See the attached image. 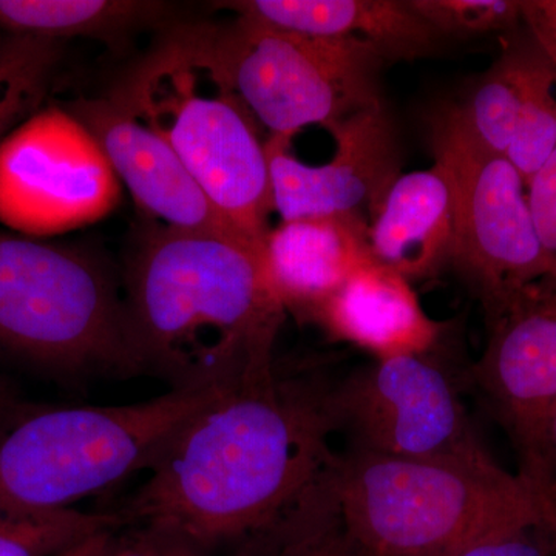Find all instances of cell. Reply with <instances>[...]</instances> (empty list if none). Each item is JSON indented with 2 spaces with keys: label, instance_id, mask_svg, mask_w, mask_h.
Returning <instances> with one entry per match:
<instances>
[{
  "label": "cell",
  "instance_id": "6da1fadb",
  "mask_svg": "<svg viewBox=\"0 0 556 556\" xmlns=\"http://www.w3.org/2000/svg\"><path fill=\"white\" fill-rule=\"evenodd\" d=\"M329 390L274 371L223 388L190 417L115 511L124 526H152L208 551L276 532L336 456Z\"/></svg>",
  "mask_w": 556,
  "mask_h": 556
},
{
  "label": "cell",
  "instance_id": "7a4b0ae2",
  "mask_svg": "<svg viewBox=\"0 0 556 556\" xmlns=\"http://www.w3.org/2000/svg\"><path fill=\"white\" fill-rule=\"evenodd\" d=\"M124 303L144 375L172 388L230 387L276 369L287 309L270 283L265 247L161 226L131 255Z\"/></svg>",
  "mask_w": 556,
  "mask_h": 556
},
{
  "label": "cell",
  "instance_id": "3957f363",
  "mask_svg": "<svg viewBox=\"0 0 556 556\" xmlns=\"http://www.w3.org/2000/svg\"><path fill=\"white\" fill-rule=\"evenodd\" d=\"M329 484L358 556H448L522 522H556V503L492 456L412 459L356 450Z\"/></svg>",
  "mask_w": 556,
  "mask_h": 556
},
{
  "label": "cell",
  "instance_id": "277c9868",
  "mask_svg": "<svg viewBox=\"0 0 556 556\" xmlns=\"http://www.w3.org/2000/svg\"><path fill=\"white\" fill-rule=\"evenodd\" d=\"M223 388H172L137 404L33 413L0 438V507L65 510L149 470Z\"/></svg>",
  "mask_w": 556,
  "mask_h": 556
},
{
  "label": "cell",
  "instance_id": "5b68a950",
  "mask_svg": "<svg viewBox=\"0 0 556 556\" xmlns=\"http://www.w3.org/2000/svg\"><path fill=\"white\" fill-rule=\"evenodd\" d=\"M113 93L166 139L230 228L265 247L274 211L265 142L239 98L212 76L177 31Z\"/></svg>",
  "mask_w": 556,
  "mask_h": 556
},
{
  "label": "cell",
  "instance_id": "8992f818",
  "mask_svg": "<svg viewBox=\"0 0 556 556\" xmlns=\"http://www.w3.org/2000/svg\"><path fill=\"white\" fill-rule=\"evenodd\" d=\"M0 346L62 375H144L108 268L78 249L5 230Z\"/></svg>",
  "mask_w": 556,
  "mask_h": 556
},
{
  "label": "cell",
  "instance_id": "52a82bcc",
  "mask_svg": "<svg viewBox=\"0 0 556 556\" xmlns=\"http://www.w3.org/2000/svg\"><path fill=\"white\" fill-rule=\"evenodd\" d=\"M175 31L270 135L294 138L306 126L332 134L383 102L386 58L362 40L308 38L240 16Z\"/></svg>",
  "mask_w": 556,
  "mask_h": 556
},
{
  "label": "cell",
  "instance_id": "ba28073f",
  "mask_svg": "<svg viewBox=\"0 0 556 556\" xmlns=\"http://www.w3.org/2000/svg\"><path fill=\"white\" fill-rule=\"evenodd\" d=\"M434 160L452 175L456 232L452 263L484 306L485 317L515 292L556 277V263L538 239L525 179L439 113L431 123Z\"/></svg>",
  "mask_w": 556,
  "mask_h": 556
},
{
  "label": "cell",
  "instance_id": "9c48e42d",
  "mask_svg": "<svg viewBox=\"0 0 556 556\" xmlns=\"http://www.w3.org/2000/svg\"><path fill=\"white\" fill-rule=\"evenodd\" d=\"M119 179L93 135L65 108H42L0 146V223L56 236L108 217Z\"/></svg>",
  "mask_w": 556,
  "mask_h": 556
},
{
  "label": "cell",
  "instance_id": "30bf717a",
  "mask_svg": "<svg viewBox=\"0 0 556 556\" xmlns=\"http://www.w3.org/2000/svg\"><path fill=\"white\" fill-rule=\"evenodd\" d=\"M336 427L357 450L412 459L490 456L471 428L452 375L433 356L375 361L329 390Z\"/></svg>",
  "mask_w": 556,
  "mask_h": 556
},
{
  "label": "cell",
  "instance_id": "8fae6325",
  "mask_svg": "<svg viewBox=\"0 0 556 556\" xmlns=\"http://www.w3.org/2000/svg\"><path fill=\"white\" fill-rule=\"evenodd\" d=\"M331 161L313 166L291 153V137L265 142L274 211L281 222L375 217L383 197L401 175L396 127L386 104L357 113L332 131Z\"/></svg>",
  "mask_w": 556,
  "mask_h": 556
},
{
  "label": "cell",
  "instance_id": "7c38bea8",
  "mask_svg": "<svg viewBox=\"0 0 556 556\" xmlns=\"http://www.w3.org/2000/svg\"><path fill=\"white\" fill-rule=\"evenodd\" d=\"M486 324L484 353L468 375L522 464L556 407V277L519 289Z\"/></svg>",
  "mask_w": 556,
  "mask_h": 556
},
{
  "label": "cell",
  "instance_id": "4fadbf2b",
  "mask_svg": "<svg viewBox=\"0 0 556 556\" xmlns=\"http://www.w3.org/2000/svg\"><path fill=\"white\" fill-rule=\"evenodd\" d=\"M65 109L93 135L146 215L161 219L164 228L241 237L215 211L166 139L115 93L97 100L80 98Z\"/></svg>",
  "mask_w": 556,
  "mask_h": 556
},
{
  "label": "cell",
  "instance_id": "5bb4252c",
  "mask_svg": "<svg viewBox=\"0 0 556 556\" xmlns=\"http://www.w3.org/2000/svg\"><path fill=\"white\" fill-rule=\"evenodd\" d=\"M311 321L375 361L434 353L445 331L420 305L413 283L376 260L348 278Z\"/></svg>",
  "mask_w": 556,
  "mask_h": 556
},
{
  "label": "cell",
  "instance_id": "9a60e30c",
  "mask_svg": "<svg viewBox=\"0 0 556 556\" xmlns=\"http://www.w3.org/2000/svg\"><path fill=\"white\" fill-rule=\"evenodd\" d=\"M456 199L441 161L426 170L399 175L368 225L372 258L409 283L438 276L452 263Z\"/></svg>",
  "mask_w": 556,
  "mask_h": 556
},
{
  "label": "cell",
  "instance_id": "2e32d148",
  "mask_svg": "<svg viewBox=\"0 0 556 556\" xmlns=\"http://www.w3.org/2000/svg\"><path fill=\"white\" fill-rule=\"evenodd\" d=\"M217 5L292 35L362 40L386 61L430 56L444 39L408 0H236Z\"/></svg>",
  "mask_w": 556,
  "mask_h": 556
},
{
  "label": "cell",
  "instance_id": "e0dca14e",
  "mask_svg": "<svg viewBox=\"0 0 556 556\" xmlns=\"http://www.w3.org/2000/svg\"><path fill=\"white\" fill-rule=\"evenodd\" d=\"M371 260L368 223L358 219L281 222L265 239L266 269L281 305L309 321Z\"/></svg>",
  "mask_w": 556,
  "mask_h": 556
},
{
  "label": "cell",
  "instance_id": "ac0fdd59",
  "mask_svg": "<svg viewBox=\"0 0 556 556\" xmlns=\"http://www.w3.org/2000/svg\"><path fill=\"white\" fill-rule=\"evenodd\" d=\"M508 33L500 58L471 86L463 101L442 110L482 149L504 156L529 101L556 84V68L529 31Z\"/></svg>",
  "mask_w": 556,
  "mask_h": 556
},
{
  "label": "cell",
  "instance_id": "d6986e66",
  "mask_svg": "<svg viewBox=\"0 0 556 556\" xmlns=\"http://www.w3.org/2000/svg\"><path fill=\"white\" fill-rule=\"evenodd\" d=\"M169 7L146 0H0V31L51 40L116 42L159 24Z\"/></svg>",
  "mask_w": 556,
  "mask_h": 556
},
{
  "label": "cell",
  "instance_id": "ffe728a7",
  "mask_svg": "<svg viewBox=\"0 0 556 556\" xmlns=\"http://www.w3.org/2000/svg\"><path fill=\"white\" fill-rule=\"evenodd\" d=\"M123 526L116 514L0 507V556H60L98 533Z\"/></svg>",
  "mask_w": 556,
  "mask_h": 556
},
{
  "label": "cell",
  "instance_id": "44dd1931",
  "mask_svg": "<svg viewBox=\"0 0 556 556\" xmlns=\"http://www.w3.org/2000/svg\"><path fill=\"white\" fill-rule=\"evenodd\" d=\"M328 473L329 468L298 510L273 533L276 541L269 556L356 555L340 517Z\"/></svg>",
  "mask_w": 556,
  "mask_h": 556
},
{
  "label": "cell",
  "instance_id": "7402d4cb",
  "mask_svg": "<svg viewBox=\"0 0 556 556\" xmlns=\"http://www.w3.org/2000/svg\"><path fill=\"white\" fill-rule=\"evenodd\" d=\"M61 60L62 42L46 39L27 61L0 76V146L42 109Z\"/></svg>",
  "mask_w": 556,
  "mask_h": 556
},
{
  "label": "cell",
  "instance_id": "603a6c76",
  "mask_svg": "<svg viewBox=\"0 0 556 556\" xmlns=\"http://www.w3.org/2000/svg\"><path fill=\"white\" fill-rule=\"evenodd\" d=\"M417 16L442 36L470 38L522 25V2L518 0H408Z\"/></svg>",
  "mask_w": 556,
  "mask_h": 556
},
{
  "label": "cell",
  "instance_id": "cb8c5ba5",
  "mask_svg": "<svg viewBox=\"0 0 556 556\" xmlns=\"http://www.w3.org/2000/svg\"><path fill=\"white\" fill-rule=\"evenodd\" d=\"M448 556H556V522H522L493 530Z\"/></svg>",
  "mask_w": 556,
  "mask_h": 556
},
{
  "label": "cell",
  "instance_id": "d4e9b609",
  "mask_svg": "<svg viewBox=\"0 0 556 556\" xmlns=\"http://www.w3.org/2000/svg\"><path fill=\"white\" fill-rule=\"evenodd\" d=\"M116 530L109 556H207L185 536L152 526H124Z\"/></svg>",
  "mask_w": 556,
  "mask_h": 556
},
{
  "label": "cell",
  "instance_id": "484cf974",
  "mask_svg": "<svg viewBox=\"0 0 556 556\" xmlns=\"http://www.w3.org/2000/svg\"><path fill=\"white\" fill-rule=\"evenodd\" d=\"M538 239L556 263V149L526 186Z\"/></svg>",
  "mask_w": 556,
  "mask_h": 556
},
{
  "label": "cell",
  "instance_id": "4316f807",
  "mask_svg": "<svg viewBox=\"0 0 556 556\" xmlns=\"http://www.w3.org/2000/svg\"><path fill=\"white\" fill-rule=\"evenodd\" d=\"M519 475L533 482L544 495L556 503V407L548 417L532 455L521 464Z\"/></svg>",
  "mask_w": 556,
  "mask_h": 556
},
{
  "label": "cell",
  "instance_id": "83f0119b",
  "mask_svg": "<svg viewBox=\"0 0 556 556\" xmlns=\"http://www.w3.org/2000/svg\"><path fill=\"white\" fill-rule=\"evenodd\" d=\"M522 24L556 68V0H525Z\"/></svg>",
  "mask_w": 556,
  "mask_h": 556
},
{
  "label": "cell",
  "instance_id": "f1b7e54d",
  "mask_svg": "<svg viewBox=\"0 0 556 556\" xmlns=\"http://www.w3.org/2000/svg\"><path fill=\"white\" fill-rule=\"evenodd\" d=\"M116 530H105V532L98 533V535L83 541L78 546L70 548L60 556H109Z\"/></svg>",
  "mask_w": 556,
  "mask_h": 556
},
{
  "label": "cell",
  "instance_id": "f546056e",
  "mask_svg": "<svg viewBox=\"0 0 556 556\" xmlns=\"http://www.w3.org/2000/svg\"><path fill=\"white\" fill-rule=\"evenodd\" d=\"M7 404H9V391H7V388L0 383V415H2Z\"/></svg>",
  "mask_w": 556,
  "mask_h": 556
},
{
  "label": "cell",
  "instance_id": "4dcf8cb0",
  "mask_svg": "<svg viewBox=\"0 0 556 556\" xmlns=\"http://www.w3.org/2000/svg\"><path fill=\"white\" fill-rule=\"evenodd\" d=\"M354 556H358V555L356 554V555H354Z\"/></svg>",
  "mask_w": 556,
  "mask_h": 556
}]
</instances>
